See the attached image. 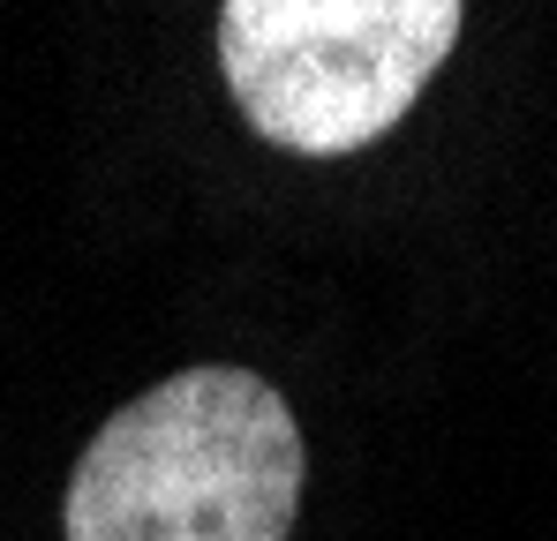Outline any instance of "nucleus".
I'll return each mask as SVG.
<instances>
[{
  "mask_svg": "<svg viewBox=\"0 0 557 541\" xmlns=\"http://www.w3.org/2000/svg\"><path fill=\"white\" fill-rule=\"evenodd\" d=\"M301 429L249 368H182L98 429L61 527L69 541H286L301 512Z\"/></svg>",
  "mask_w": 557,
  "mask_h": 541,
  "instance_id": "obj_1",
  "label": "nucleus"
},
{
  "mask_svg": "<svg viewBox=\"0 0 557 541\" xmlns=\"http://www.w3.org/2000/svg\"><path fill=\"white\" fill-rule=\"evenodd\" d=\"M460 23V0H226L219 68L264 143L339 159L407 121Z\"/></svg>",
  "mask_w": 557,
  "mask_h": 541,
  "instance_id": "obj_2",
  "label": "nucleus"
}]
</instances>
